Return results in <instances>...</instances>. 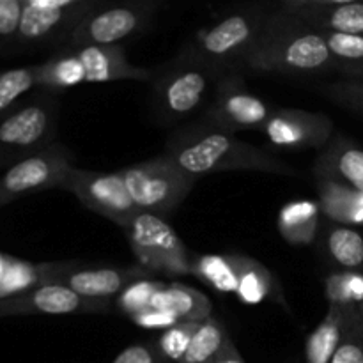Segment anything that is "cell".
<instances>
[{
  "label": "cell",
  "instance_id": "6da1fadb",
  "mask_svg": "<svg viewBox=\"0 0 363 363\" xmlns=\"http://www.w3.org/2000/svg\"><path fill=\"white\" fill-rule=\"evenodd\" d=\"M165 155L197 181L208 174L233 170L298 176V170L289 163L275 158L257 145L240 140L234 133L213 126L208 121L190 124L170 135Z\"/></svg>",
  "mask_w": 363,
  "mask_h": 363
},
{
  "label": "cell",
  "instance_id": "7a4b0ae2",
  "mask_svg": "<svg viewBox=\"0 0 363 363\" xmlns=\"http://www.w3.org/2000/svg\"><path fill=\"white\" fill-rule=\"evenodd\" d=\"M245 69L286 77H315L335 71L325 35L282 7L269 11Z\"/></svg>",
  "mask_w": 363,
  "mask_h": 363
},
{
  "label": "cell",
  "instance_id": "3957f363",
  "mask_svg": "<svg viewBox=\"0 0 363 363\" xmlns=\"http://www.w3.org/2000/svg\"><path fill=\"white\" fill-rule=\"evenodd\" d=\"M269 11L264 6H243L199 28L181 53L209 67L220 77L240 73L254 52Z\"/></svg>",
  "mask_w": 363,
  "mask_h": 363
},
{
  "label": "cell",
  "instance_id": "277c9868",
  "mask_svg": "<svg viewBox=\"0 0 363 363\" xmlns=\"http://www.w3.org/2000/svg\"><path fill=\"white\" fill-rule=\"evenodd\" d=\"M135 208L142 213L169 218L184 202L197 179L163 155L119 169Z\"/></svg>",
  "mask_w": 363,
  "mask_h": 363
},
{
  "label": "cell",
  "instance_id": "5b68a950",
  "mask_svg": "<svg viewBox=\"0 0 363 363\" xmlns=\"http://www.w3.org/2000/svg\"><path fill=\"white\" fill-rule=\"evenodd\" d=\"M220 74L190 57L179 55L167 64L152 84V110L160 123L172 124L197 112Z\"/></svg>",
  "mask_w": 363,
  "mask_h": 363
},
{
  "label": "cell",
  "instance_id": "8992f818",
  "mask_svg": "<svg viewBox=\"0 0 363 363\" xmlns=\"http://www.w3.org/2000/svg\"><path fill=\"white\" fill-rule=\"evenodd\" d=\"M158 11L152 0H99L80 21L64 48L82 46H124L151 27Z\"/></svg>",
  "mask_w": 363,
  "mask_h": 363
},
{
  "label": "cell",
  "instance_id": "52a82bcc",
  "mask_svg": "<svg viewBox=\"0 0 363 363\" xmlns=\"http://www.w3.org/2000/svg\"><path fill=\"white\" fill-rule=\"evenodd\" d=\"M124 230L137 264L149 275L181 277L191 273L186 247L165 218L138 211Z\"/></svg>",
  "mask_w": 363,
  "mask_h": 363
},
{
  "label": "cell",
  "instance_id": "ba28073f",
  "mask_svg": "<svg viewBox=\"0 0 363 363\" xmlns=\"http://www.w3.org/2000/svg\"><path fill=\"white\" fill-rule=\"evenodd\" d=\"M62 190L77 195L85 208L105 216L123 229L130 225L138 213L119 170L101 172L73 167L64 181Z\"/></svg>",
  "mask_w": 363,
  "mask_h": 363
},
{
  "label": "cell",
  "instance_id": "9c48e42d",
  "mask_svg": "<svg viewBox=\"0 0 363 363\" xmlns=\"http://www.w3.org/2000/svg\"><path fill=\"white\" fill-rule=\"evenodd\" d=\"M273 110L275 108L266 99L248 91L240 73H227L216 82L204 121L229 133L243 130L261 131Z\"/></svg>",
  "mask_w": 363,
  "mask_h": 363
},
{
  "label": "cell",
  "instance_id": "30bf717a",
  "mask_svg": "<svg viewBox=\"0 0 363 363\" xmlns=\"http://www.w3.org/2000/svg\"><path fill=\"white\" fill-rule=\"evenodd\" d=\"M98 4L99 0H28L18 34L30 43L62 41L67 45L74 28Z\"/></svg>",
  "mask_w": 363,
  "mask_h": 363
},
{
  "label": "cell",
  "instance_id": "8fae6325",
  "mask_svg": "<svg viewBox=\"0 0 363 363\" xmlns=\"http://www.w3.org/2000/svg\"><path fill=\"white\" fill-rule=\"evenodd\" d=\"M73 156L67 147L50 144L41 151L18 160L0 179V197L13 199L16 195L46 188H62L67 174L73 169Z\"/></svg>",
  "mask_w": 363,
  "mask_h": 363
},
{
  "label": "cell",
  "instance_id": "7c38bea8",
  "mask_svg": "<svg viewBox=\"0 0 363 363\" xmlns=\"http://www.w3.org/2000/svg\"><path fill=\"white\" fill-rule=\"evenodd\" d=\"M140 266H80L64 264L45 275L43 284H60L89 300L110 301L117 298L131 282L149 279Z\"/></svg>",
  "mask_w": 363,
  "mask_h": 363
},
{
  "label": "cell",
  "instance_id": "4fadbf2b",
  "mask_svg": "<svg viewBox=\"0 0 363 363\" xmlns=\"http://www.w3.org/2000/svg\"><path fill=\"white\" fill-rule=\"evenodd\" d=\"M266 140L279 149H319L333 137V121L321 112L275 108L261 128Z\"/></svg>",
  "mask_w": 363,
  "mask_h": 363
},
{
  "label": "cell",
  "instance_id": "5bb4252c",
  "mask_svg": "<svg viewBox=\"0 0 363 363\" xmlns=\"http://www.w3.org/2000/svg\"><path fill=\"white\" fill-rule=\"evenodd\" d=\"M57 103L43 99L23 106L0 123V147L16 152H34L48 147L57 131Z\"/></svg>",
  "mask_w": 363,
  "mask_h": 363
},
{
  "label": "cell",
  "instance_id": "9a60e30c",
  "mask_svg": "<svg viewBox=\"0 0 363 363\" xmlns=\"http://www.w3.org/2000/svg\"><path fill=\"white\" fill-rule=\"evenodd\" d=\"M2 311L9 314L45 315L106 314L110 311V301L89 300L60 284H41L28 293L7 300L2 305Z\"/></svg>",
  "mask_w": 363,
  "mask_h": 363
},
{
  "label": "cell",
  "instance_id": "2e32d148",
  "mask_svg": "<svg viewBox=\"0 0 363 363\" xmlns=\"http://www.w3.org/2000/svg\"><path fill=\"white\" fill-rule=\"evenodd\" d=\"M280 7L323 34L363 35V0H286Z\"/></svg>",
  "mask_w": 363,
  "mask_h": 363
},
{
  "label": "cell",
  "instance_id": "e0dca14e",
  "mask_svg": "<svg viewBox=\"0 0 363 363\" xmlns=\"http://www.w3.org/2000/svg\"><path fill=\"white\" fill-rule=\"evenodd\" d=\"M82 60L87 84H106L119 80L149 82L152 71L138 67L128 60L124 46H82L71 48Z\"/></svg>",
  "mask_w": 363,
  "mask_h": 363
},
{
  "label": "cell",
  "instance_id": "ac0fdd59",
  "mask_svg": "<svg viewBox=\"0 0 363 363\" xmlns=\"http://www.w3.org/2000/svg\"><path fill=\"white\" fill-rule=\"evenodd\" d=\"M312 176L328 177L363 194V149L346 137H335L319 151Z\"/></svg>",
  "mask_w": 363,
  "mask_h": 363
},
{
  "label": "cell",
  "instance_id": "d6986e66",
  "mask_svg": "<svg viewBox=\"0 0 363 363\" xmlns=\"http://www.w3.org/2000/svg\"><path fill=\"white\" fill-rule=\"evenodd\" d=\"M314 184L321 215L330 223L344 227L363 225V194L321 176H314Z\"/></svg>",
  "mask_w": 363,
  "mask_h": 363
},
{
  "label": "cell",
  "instance_id": "ffe728a7",
  "mask_svg": "<svg viewBox=\"0 0 363 363\" xmlns=\"http://www.w3.org/2000/svg\"><path fill=\"white\" fill-rule=\"evenodd\" d=\"M277 227L284 240L293 247H308L321 230V208L312 199H298L282 206Z\"/></svg>",
  "mask_w": 363,
  "mask_h": 363
},
{
  "label": "cell",
  "instance_id": "44dd1931",
  "mask_svg": "<svg viewBox=\"0 0 363 363\" xmlns=\"http://www.w3.org/2000/svg\"><path fill=\"white\" fill-rule=\"evenodd\" d=\"M152 308L169 312L181 323H202L213 315L211 300L201 291L179 282H163L155 294Z\"/></svg>",
  "mask_w": 363,
  "mask_h": 363
},
{
  "label": "cell",
  "instance_id": "7402d4cb",
  "mask_svg": "<svg viewBox=\"0 0 363 363\" xmlns=\"http://www.w3.org/2000/svg\"><path fill=\"white\" fill-rule=\"evenodd\" d=\"M350 308L328 307L325 319L315 326L305 342V363H332L342 342Z\"/></svg>",
  "mask_w": 363,
  "mask_h": 363
},
{
  "label": "cell",
  "instance_id": "603a6c76",
  "mask_svg": "<svg viewBox=\"0 0 363 363\" xmlns=\"http://www.w3.org/2000/svg\"><path fill=\"white\" fill-rule=\"evenodd\" d=\"M323 248L330 261L342 272L363 268V236L353 227L328 223L323 229Z\"/></svg>",
  "mask_w": 363,
  "mask_h": 363
},
{
  "label": "cell",
  "instance_id": "cb8c5ba5",
  "mask_svg": "<svg viewBox=\"0 0 363 363\" xmlns=\"http://www.w3.org/2000/svg\"><path fill=\"white\" fill-rule=\"evenodd\" d=\"M191 273L222 294H236L240 277L238 254H202L191 257Z\"/></svg>",
  "mask_w": 363,
  "mask_h": 363
},
{
  "label": "cell",
  "instance_id": "d4e9b609",
  "mask_svg": "<svg viewBox=\"0 0 363 363\" xmlns=\"http://www.w3.org/2000/svg\"><path fill=\"white\" fill-rule=\"evenodd\" d=\"M38 84L53 91L77 87L87 84L85 69L74 50L62 48L53 59L38 67Z\"/></svg>",
  "mask_w": 363,
  "mask_h": 363
},
{
  "label": "cell",
  "instance_id": "484cf974",
  "mask_svg": "<svg viewBox=\"0 0 363 363\" xmlns=\"http://www.w3.org/2000/svg\"><path fill=\"white\" fill-rule=\"evenodd\" d=\"M229 342L233 340L227 333V328L215 315H211L206 321L199 323L191 337L190 347L181 363H215Z\"/></svg>",
  "mask_w": 363,
  "mask_h": 363
},
{
  "label": "cell",
  "instance_id": "4316f807",
  "mask_svg": "<svg viewBox=\"0 0 363 363\" xmlns=\"http://www.w3.org/2000/svg\"><path fill=\"white\" fill-rule=\"evenodd\" d=\"M275 280L272 272L255 259L248 255H240V277H238V300L245 305H257L269 300Z\"/></svg>",
  "mask_w": 363,
  "mask_h": 363
},
{
  "label": "cell",
  "instance_id": "83f0119b",
  "mask_svg": "<svg viewBox=\"0 0 363 363\" xmlns=\"http://www.w3.org/2000/svg\"><path fill=\"white\" fill-rule=\"evenodd\" d=\"M323 34V32H321ZM326 45L333 60V69L363 82V35L325 32Z\"/></svg>",
  "mask_w": 363,
  "mask_h": 363
},
{
  "label": "cell",
  "instance_id": "f1b7e54d",
  "mask_svg": "<svg viewBox=\"0 0 363 363\" xmlns=\"http://www.w3.org/2000/svg\"><path fill=\"white\" fill-rule=\"evenodd\" d=\"M325 296L328 307L357 308L363 301V273L333 272L325 279Z\"/></svg>",
  "mask_w": 363,
  "mask_h": 363
},
{
  "label": "cell",
  "instance_id": "f546056e",
  "mask_svg": "<svg viewBox=\"0 0 363 363\" xmlns=\"http://www.w3.org/2000/svg\"><path fill=\"white\" fill-rule=\"evenodd\" d=\"M199 323H177L176 326L169 330H163L155 346L156 354H158L162 363H181L188 347H190L191 337L197 330Z\"/></svg>",
  "mask_w": 363,
  "mask_h": 363
},
{
  "label": "cell",
  "instance_id": "4dcf8cb0",
  "mask_svg": "<svg viewBox=\"0 0 363 363\" xmlns=\"http://www.w3.org/2000/svg\"><path fill=\"white\" fill-rule=\"evenodd\" d=\"M163 286L162 280L155 279H140L131 282L119 296L116 298V305L124 315L128 318H135V315L142 314L147 308L152 307V300L155 294L158 293L160 287Z\"/></svg>",
  "mask_w": 363,
  "mask_h": 363
},
{
  "label": "cell",
  "instance_id": "1f68e13d",
  "mask_svg": "<svg viewBox=\"0 0 363 363\" xmlns=\"http://www.w3.org/2000/svg\"><path fill=\"white\" fill-rule=\"evenodd\" d=\"M38 84V67H20L0 74V112Z\"/></svg>",
  "mask_w": 363,
  "mask_h": 363
},
{
  "label": "cell",
  "instance_id": "d6a6232c",
  "mask_svg": "<svg viewBox=\"0 0 363 363\" xmlns=\"http://www.w3.org/2000/svg\"><path fill=\"white\" fill-rule=\"evenodd\" d=\"M332 363H363V326L354 319L353 308H350L347 312L342 342H340Z\"/></svg>",
  "mask_w": 363,
  "mask_h": 363
},
{
  "label": "cell",
  "instance_id": "836d02e7",
  "mask_svg": "<svg viewBox=\"0 0 363 363\" xmlns=\"http://www.w3.org/2000/svg\"><path fill=\"white\" fill-rule=\"evenodd\" d=\"M326 96L335 105L363 116V82L360 80H337L330 82L323 89Z\"/></svg>",
  "mask_w": 363,
  "mask_h": 363
},
{
  "label": "cell",
  "instance_id": "e575fe53",
  "mask_svg": "<svg viewBox=\"0 0 363 363\" xmlns=\"http://www.w3.org/2000/svg\"><path fill=\"white\" fill-rule=\"evenodd\" d=\"M23 6L21 0H0V35L6 38L20 32Z\"/></svg>",
  "mask_w": 363,
  "mask_h": 363
},
{
  "label": "cell",
  "instance_id": "d590c367",
  "mask_svg": "<svg viewBox=\"0 0 363 363\" xmlns=\"http://www.w3.org/2000/svg\"><path fill=\"white\" fill-rule=\"evenodd\" d=\"M131 321H133L137 326H140V328L162 330V332L163 330L172 328V326H176L177 323H181L176 315L169 314V312L165 311H160V308H152V307L147 308L145 312H142V314L131 318Z\"/></svg>",
  "mask_w": 363,
  "mask_h": 363
},
{
  "label": "cell",
  "instance_id": "8d00e7d4",
  "mask_svg": "<svg viewBox=\"0 0 363 363\" xmlns=\"http://www.w3.org/2000/svg\"><path fill=\"white\" fill-rule=\"evenodd\" d=\"M112 363H162L152 344L137 342L121 351Z\"/></svg>",
  "mask_w": 363,
  "mask_h": 363
},
{
  "label": "cell",
  "instance_id": "74e56055",
  "mask_svg": "<svg viewBox=\"0 0 363 363\" xmlns=\"http://www.w3.org/2000/svg\"><path fill=\"white\" fill-rule=\"evenodd\" d=\"M215 363H247V362L243 360V357H241V353L238 351V347L234 346V342H229L225 350L222 351V354L216 358Z\"/></svg>",
  "mask_w": 363,
  "mask_h": 363
},
{
  "label": "cell",
  "instance_id": "f35d334b",
  "mask_svg": "<svg viewBox=\"0 0 363 363\" xmlns=\"http://www.w3.org/2000/svg\"><path fill=\"white\" fill-rule=\"evenodd\" d=\"M353 315H354V319H357V321L363 326V301L358 305L357 308H353Z\"/></svg>",
  "mask_w": 363,
  "mask_h": 363
}]
</instances>
